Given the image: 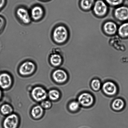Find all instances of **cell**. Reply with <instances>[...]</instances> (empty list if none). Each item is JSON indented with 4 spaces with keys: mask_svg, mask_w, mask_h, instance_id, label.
Listing matches in <instances>:
<instances>
[{
    "mask_svg": "<svg viewBox=\"0 0 128 128\" xmlns=\"http://www.w3.org/2000/svg\"><path fill=\"white\" fill-rule=\"evenodd\" d=\"M52 36V40L55 43L58 45H63L68 39V29L65 25H57L54 29Z\"/></svg>",
    "mask_w": 128,
    "mask_h": 128,
    "instance_id": "cell-1",
    "label": "cell"
},
{
    "mask_svg": "<svg viewBox=\"0 0 128 128\" xmlns=\"http://www.w3.org/2000/svg\"><path fill=\"white\" fill-rule=\"evenodd\" d=\"M15 14L18 20L22 25L27 26L30 25L32 21L30 10L25 6H21L17 7Z\"/></svg>",
    "mask_w": 128,
    "mask_h": 128,
    "instance_id": "cell-2",
    "label": "cell"
},
{
    "mask_svg": "<svg viewBox=\"0 0 128 128\" xmlns=\"http://www.w3.org/2000/svg\"><path fill=\"white\" fill-rule=\"evenodd\" d=\"M92 11L97 17H103L107 15L109 11L108 7L103 0H96L94 4Z\"/></svg>",
    "mask_w": 128,
    "mask_h": 128,
    "instance_id": "cell-3",
    "label": "cell"
},
{
    "mask_svg": "<svg viewBox=\"0 0 128 128\" xmlns=\"http://www.w3.org/2000/svg\"><path fill=\"white\" fill-rule=\"evenodd\" d=\"M32 21L37 22L41 21L44 17L45 11L42 6L37 4L34 5L30 10Z\"/></svg>",
    "mask_w": 128,
    "mask_h": 128,
    "instance_id": "cell-4",
    "label": "cell"
},
{
    "mask_svg": "<svg viewBox=\"0 0 128 128\" xmlns=\"http://www.w3.org/2000/svg\"><path fill=\"white\" fill-rule=\"evenodd\" d=\"M77 100L80 106L85 107H91L94 102V96L88 92L82 93L78 96Z\"/></svg>",
    "mask_w": 128,
    "mask_h": 128,
    "instance_id": "cell-5",
    "label": "cell"
},
{
    "mask_svg": "<svg viewBox=\"0 0 128 128\" xmlns=\"http://www.w3.org/2000/svg\"><path fill=\"white\" fill-rule=\"evenodd\" d=\"M114 16L118 22L127 21L128 20V7L121 6L116 8L114 10Z\"/></svg>",
    "mask_w": 128,
    "mask_h": 128,
    "instance_id": "cell-6",
    "label": "cell"
},
{
    "mask_svg": "<svg viewBox=\"0 0 128 128\" xmlns=\"http://www.w3.org/2000/svg\"><path fill=\"white\" fill-rule=\"evenodd\" d=\"M102 90L105 95L112 96H115L117 94L118 88L114 82L112 81H107L103 84Z\"/></svg>",
    "mask_w": 128,
    "mask_h": 128,
    "instance_id": "cell-7",
    "label": "cell"
},
{
    "mask_svg": "<svg viewBox=\"0 0 128 128\" xmlns=\"http://www.w3.org/2000/svg\"><path fill=\"white\" fill-rule=\"evenodd\" d=\"M118 27L117 23L115 20H109L104 23L102 28L104 33L109 36H112L116 34L118 32Z\"/></svg>",
    "mask_w": 128,
    "mask_h": 128,
    "instance_id": "cell-8",
    "label": "cell"
},
{
    "mask_svg": "<svg viewBox=\"0 0 128 128\" xmlns=\"http://www.w3.org/2000/svg\"><path fill=\"white\" fill-rule=\"evenodd\" d=\"M36 69L34 63L30 61H25L20 66L19 72L21 75L27 76L33 73Z\"/></svg>",
    "mask_w": 128,
    "mask_h": 128,
    "instance_id": "cell-9",
    "label": "cell"
},
{
    "mask_svg": "<svg viewBox=\"0 0 128 128\" xmlns=\"http://www.w3.org/2000/svg\"><path fill=\"white\" fill-rule=\"evenodd\" d=\"M49 61L51 64L55 67H58L62 64L64 58L62 53L59 50H54L51 53L49 56Z\"/></svg>",
    "mask_w": 128,
    "mask_h": 128,
    "instance_id": "cell-10",
    "label": "cell"
},
{
    "mask_svg": "<svg viewBox=\"0 0 128 128\" xmlns=\"http://www.w3.org/2000/svg\"><path fill=\"white\" fill-rule=\"evenodd\" d=\"M31 95L34 99L38 101H44L48 95L46 90L40 87L34 88L31 92Z\"/></svg>",
    "mask_w": 128,
    "mask_h": 128,
    "instance_id": "cell-11",
    "label": "cell"
},
{
    "mask_svg": "<svg viewBox=\"0 0 128 128\" xmlns=\"http://www.w3.org/2000/svg\"><path fill=\"white\" fill-rule=\"evenodd\" d=\"M19 122L18 118L17 115L13 114L9 115L5 119L3 123L4 128H17Z\"/></svg>",
    "mask_w": 128,
    "mask_h": 128,
    "instance_id": "cell-12",
    "label": "cell"
},
{
    "mask_svg": "<svg viewBox=\"0 0 128 128\" xmlns=\"http://www.w3.org/2000/svg\"><path fill=\"white\" fill-rule=\"evenodd\" d=\"M52 77L56 82L62 83L67 81L68 76L67 73L64 70L58 69L54 71L52 74Z\"/></svg>",
    "mask_w": 128,
    "mask_h": 128,
    "instance_id": "cell-13",
    "label": "cell"
},
{
    "mask_svg": "<svg viewBox=\"0 0 128 128\" xmlns=\"http://www.w3.org/2000/svg\"><path fill=\"white\" fill-rule=\"evenodd\" d=\"M11 76L8 74L3 73L0 75V86L2 88H8L12 84Z\"/></svg>",
    "mask_w": 128,
    "mask_h": 128,
    "instance_id": "cell-14",
    "label": "cell"
},
{
    "mask_svg": "<svg viewBox=\"0 0 128 128\" xmlns=\"http://www.w3.org/2000/svg\"><path fill=\"white\" fill-rule=\"evenodd\" d=\"M111 106L114 111H121L125 108V103L122 98H118L115 99L112 101Z\"/></svg>",
    "mask_w": 128,
    "mask_h": 128,
    "instance_id": "cell-15",
    "label": "cell"
},
{
    "mask_svg": "<svg viewBox=\"0 0 128 128\" xmlns=\"http://www.w3.org/2000/svg\"><path fill=\"white\" fill-rule=\"evenodd\" d=\"M95 2V0H80L79 6L83 11H89L92 10Z\"/></svg>",
    "mask_w": 128,
    "mask_h": 128,
    "instance_id": "cell-16",
    "label": "cell"
},
{
    "mask_svg": "<svg viewBox=\"0 0 128 128\" xmlns=\"http://www.w3.org/2000/svg\"><path fill=\"white\" fill-rule=\"evenodd\" d=\"M118 34L122 38L128 37V22L124 23L120 25L118 28Z\"/></svg>",
    "mask_w": 128,
    "mask_h": 128,
    "instance_id": "cell-17",
    "label": "cell"
},
{
    "mask_svg": "<svg viewBox=\"0 0 128 128\" xmlns=\"http://www.w3.org/2000/svg\"><path fill=\"white\" fill-rule=\"evenodd\" d=\"M43 112V109L42 106H36L32 109L31 111V114L34 118H39L42 116Z\"/></svg>",
    "mask_w": 128,
    "mask_h": 128,
    "instance_id": "cell-18",
    "label": "cell"
},
{
    "mask_svg": "<svg viewBox=\"0 0 128 128\" xmlns=\"http://www.w3.org/2000/svg\"><path fill=\"white\" fill-rule=\"evenodd\" d=\"M81 106L78 101L76 100L72 101L69 103L68 108L71 112H75L80 109Z\"/></svg>",
    "mask_w": 128,
    "mask_h": 128,
    "instance_id": "cell-19",
    "label": "cell"
},
{
    "mask_svg": "<svg viewBox=\"0 0 128 128\" xmlns=\"http://www.w3.org/2000/svg\"><path fill=\"white\" fill-rule=\"evenodd\" d=\"M102 83L100 80L98 78H95L92 80L90 83L92 89L94 91H97L101 89Z\"/></svg>",
    "mask_w": 128,
    "mask_h": 128,
    "instance_id": "cell-20",
    "label": "cell"
},
{
    "mask_svg": "<svg viewBox=\"0 0 128 128\" xmlns=\"http://www.w3.org/2000/svg\"><path fill=\"white\" fill-rule=\"evenodd\" d=\"M48 96L50 99L52 101H56L60 97L59 91L56 90H51L48 92Z\"/></svg>",
    "mask_w": 128,
    "mask_h": 128,
    "instance_id": "cell-21",
    "label": "cell"
},
{
    "mask_svg": "<svg viewBox=\"0 0 128 128\" xmlns=\"http://www.w3.org/2000/svg\"><path fill=\"white\" fill-rule=\"evenodd\" d=\"M124 0H104L108 5L112 7H118L124 3Z\"/></svg>",
    "mask_w": 128,
    "mask_h": 128,
    "instance_id": "cell-22",
    "label": "cell"
},
{
    "mask_svg": "<svg viewBox=\"0 0 128 128\" xmlns=\"http://www.w3.org/2000/svg\"><path fill=\"white\" fill-rule=\"evenodd\" d=\"M13 110L12 107L8 104H4L1 108V111L4 115L9 114L12 112Z\"/></svg>",
    "mask_w": 128,
    "mask_h": 128,
    "instance_id": "cell-23",
    "label": "cell"
},
{
    "mask_svg": "<svg viewBox=\"0 0 128 128\" xmlns=\"http://www.w3.org/2000/svg\"><path fill=\"white\" fill-rule=\"evenodd\" d=\"M6 24V20L4 18L0 16V34L4 30Z\"/></svg>",
    "mask_w": 128,
    "mask_h": 128,
    "instance_id": "cell-24",
    "label": "cell"
},
{
    "mask_svg": "<svg viewBox=\"0 0 128 128\" xmlns=\"http://www.w3.org/2000/svg\"><path fill=\"white\" fill-rule=\"evenodd\" d=\"M52 106V104L50 101L46 100L42 101L41 103V106L42 108L48 109Z\"/></svg>",
    "mask_w": 128,
    "mask_h": 128,
    "instance_id": "cell-25",
    "label": "cell"
},
{
    "mask_svg": "<svg viewBox=\"0 0 128 128\" xmlns=\"http://www.w3.org/2000/svg\"><path fill=\"white\" fill-rule=\"evenodd\" d=\"M7 3V0H0V11L5 7Z\"/></svg>",
    "mask_w": 128,
    "mask_h": 128,
    "instance_id": "cell-26",
    "label": "cell"
},
{
    "mask_svg": "<svg viewBox=\"0 0 128 128\" xmlns=\"http://www.w3.org/2000/svg\"><path fill=\"white\" fill-rule=\"evenodd\" d=\"M38 1H41V2H49V1H52V0H38Z\"/></svg>",
    "mask_w": 128,
    "mask_h": 128,
    "instance_id": "cell-27",
    "label": "cell"
},
{
    "mask_svg": "<svg viewBox=\"0 0 128 128\" xmlns=\"http://www.w3.org/2000/svg\"><path fill=\"white\" fill-rule=\"evenodd\" d=\"M1 95H2V92H1V91L0 89V99L1 98Z\"/></svg>",
    "mask_w": 128,
    "mask_h": 128,
    "instance_id": "cell-28",
    "label": "cell"
},
{
    "mask_svg": "<svg viewBox=\"0 0 128 128\" xmlns=\"http://www.w3.org/2000/svg\"><path fill=\"white\" fill-rule=\"evenodd\" d=\"M109 12H110V11H109ZM112 17L113 18V17Z\"/></svg>",
    "mask_w": 128,
    "mask_h": 128,
    "instance_id": "cell-29",
    "label": "cell"
}]
</instances>
